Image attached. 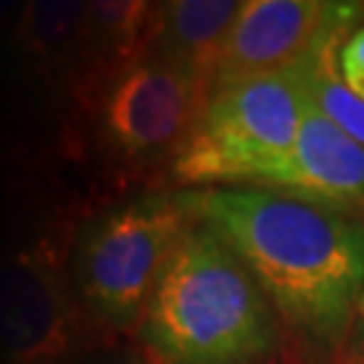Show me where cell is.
<instances>
[{
    "instance_id": "14",
    "label": "cell",
    "mask_w": 364,
    "mask_h": 364,
    "mask_svg": "<svg viewBox=\"0 0 364 364\" xmlns=\"http://www.w3.org/2000/svg\"><path fill=\"white\" fill-rule=\"evenodd\" d=\"M22 9H25V3H11V0H0V30H11L14 22L19 19Z\"/></svg>"
},
{
    "instance_id": "10",
    "label": "cell",
    "mask_w": 364,
    "mask_h": 364,
    "mask_svg": "<svg viewBox=\"0 0 364 364\" xmlns=\"http://www.w3.org/2000/svg\"><path fill=\"white\" fill-rule=\"evenodd\" d=\"M237 0H168L156 3L149 54L213 87L221 49L240 14Z\"/></svg>"
},
{
    "instance_id": "15",
    "label": "cell",
    "mask_w": 364,
    "mask_h": 364,
    "mask_svg": "<svg viewBox=\"0 0 364 364\" xmlns=\"http://www.w3.org/2000/svg\"><path fill=\"white\" fill-rule=\"evenodd\" d=\"M351 335L356 338V353H353V356L364 359V294H362V299H359V308H356V318H353Z\"/></svg>"
},
{
    "instance_id": "12",
    "label": "cell",
    "mask_w": 364,
    "mask_h": 364,
    "mask_svg": "<svg viewBox=\"0 0 364 364\" xmlns=\"http://www.w3.org/2000/svg\"><path fill=\"white\" fill-rule=\"evenodd\" d=\"M70 364H156L135 338H105L97 346L78 353Z\"/></svg>"
},
{
    "instance_id": "5",
    "label": "cell",
    "mask_w": 364,
    "mask_h": 364,
    "mask_svg": "<svg viewBox=\"0 0 364 364\" xmlns=\"http://www.w3.org/2000/svg\"><path fill=\"white\" fill-rule=\"evenodd\" d=\"M210 95V84L151 54L105 78L76 105L100 165L117 181L168 168Z\"/></svg>"
},
{
    "instance_id": "11",
    "label": "cell",
    "mask_w": 364,
    "mask_h": 364,
    "mask_svg": "<svg viewBox=\"0 0 364 364\" xmlns=\"http://www.w3.org/2000/svg\"><path fill=\"white\" fill-rule=\"evenodd\" d=\"M348 30L351 27L324 36L318 41V46L297 65V73L302 78V87H305V95L311 97V103L335 127H340L346 135H351L356 144L364 146V100L356 97L343 84L338 70L340 43L348 36Z\"/></svg>"
},
{
    "instance_id": "13",
    "label": "cell",
    "mask_w": 364,
    "mask_h": 364,
    "mask_svg": "<svg viewBox=\"0 0 364 364\" xmlns=\"http://www.w3.org/2000/svg\"><path fill=\"white\" fill-rule=\"evenodd\" d=\"M340 78L348 90L364 100V25L351 30L340 43L338 57Z\"/></svg>"
},
{
    "instance_id": "4",
    "label": "cell",
    "mask_w": 364,
    "mask_h": 364,
    "mask_svg": "<svg viewBox=\"0 0 364 364\" xmlns=\"http://www.w3.org/2000/svg\"><path fill=\"white\" fill-rule=\"evenodd\" d=\"M302 114L297 68L213 87L170 178L189 189H264L294 151Z\"/></svg>"
},
{
    "instance_id": "7",
    "label": "cell",
    "mask_w": 364,
    "mask_h": 364,
    "mask_svg": "<svg viewBox=\"0 0 364 364\" xmlns=\"http://www.w3.org/2000/svg\"><path fill=\"white\" fill-rule=\"evenodd\" d=\"M356 14L351 3L246 0L221 49L213 87L297 68L324 36L351 27Z\"/></svg>"
},
{
    "instance_id": "6",
    "label": "cell",
    "mask_w": 364,
    "mask_h": 364,
    "mask_svg": "<svg viewBox=\"0 0 364 364\" xmlns=\"http://www.w3.org/2000/svg\"><path fill=\"white\" fill-rule=\"evenodd\" d=\"M70 230L36 235L0 259L3 364H70L111 338L92 321L73 289L68 270Z\"/></svg>"
},
{
    "instance_id": "8",
    "label": "cell",
    "mask_w": 364,
    "mask_h": 364,
    "mask_svg": "<svg viewBox=\"0 0 364 364\" xmlns=\"http://www.w3.org/2000/svg\"><path fill=\"white\" fill-rule=\"evenodd\" d=\"M264 189L362 219L364 146L335 127L305 95L294 151Z\"/></svg>"
},
{
    "instance_id": "16",
    "label": "cell",
    "mask_w": 364,
    "mask_h": 364,
    "mask_svg": "<svg viewBox=\"0 0 364 364\" xmlns=\"http://www.w3.org/2000/svg\"><path fill=\"white\" fill-rule=\"evenodd\" d=\"M338 364H364V359H359V356H348L346 362H338Z\"/></svg>"
},
{
    "instance_id": "2",
    "label": "cell",
    "mask_w": 364,
    "mask_h": 364,
    "mask_svg": "<svg viewBox=\"0 0 364 364\" xmlns=\"http://www.w3.org/2000/svg\"><path fill=\"white\" fill-rule=\"evenodd\" d=\"M135 340L156 364H281L287 326L240 257L192 216Z\"/></svg>"
},
{
    "instance_id": "9",
    "label": "cell",
    "mask_w": 364,
    "mask_h": 364,
    "mask_svg": "<svg viewBox=\"0 0 364 364\" xmlns=\"http://www.w3.org/2000/svg\"><path fill=\"white\" fill-rule=\"evenodd\" d=\"M87 3L81 0H33L9 30L16 63L46 84L70 90L84 54Z\"/></svg>"
},
{
    "instance_id": "3",
    "label": "cell",
    "mask_w": 364,
    "mask_h": 364,
    "mask_svg": "<svg viewBox=\"0 0 364 364\" xmlns=\"http://www.w3.org/2000/svg\"><path fill=\"white\" fill-rule=\"evenodd\" d=\"M189 224L181 192H141L97 208L70 230V281L105 335L135 338Z\"/></svg>"
},
{
    "instance_id": "1",
    "label": "cell",
    "mask_w": 364,
    "mask_h": 364,
    "mask_svg": "<svg viewBox=\"0 0 364 364\" xmlns=\"http://www.w3.org/2000/svg\"><path fill=\"white\" fill-rule=\"evenodd\" d=\"M183 205L232 248L308 348L332 353L364 294V221L267 189H181Z\"/></svg>"
}]
</instances>
